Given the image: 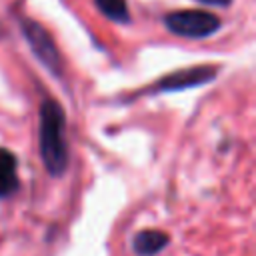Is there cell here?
<instances>
[{
    "mask_svg": "<svg viewBox=\"0 0 256 256\" xmlns=\"http://www.w3.org/2000/svg\"><path fill=\"white\" fill-rule=\"evenodd\" d=\"M38 148L44 168L50 176L60 178L68 168V142H66V112L62 104L44 96L40 102Z\"/></svg>",
    "mask_w": 256,
    "mask_h": 256,
    "instance_id": "1",
    "label": "cell"
},
{
    "mask_svg": "<svg viewBox=\"0 0 256 256\" xmlns=\"http://www.w3.org/2000/svg\"><path fill=\"white\" fill-rule=\"evenodd\" d=\"M164 26L176 36L202 40L218 32L222 20L206 10H174L164 16Z\"/></svg>",
    "mask_w": 256,
    "mask_h": 256,
    "instance_id": "2",
    "label": "cell"
},
{
    "mask_svg": "<svg viewBox=\"0 0 256 256\" xmlns=\"http://www.w3.org/2000/svg\"><path fill=\"white\" fill-rule=\"evenodd\" d=\"M18 22H20V32H22L24 40L28 42L32 54L40 60V64L48 72H52L56 78H60L64 64H62V54H60L52 34L40 22H36L32 18H20Z\"/></svg>",
    "mask_w": 256,
    "mask_h": 256,
    "instance_id": "3",
    "label": "cell"
},
{
    "mask_svg": "<svg viewBox=\"0 0 256 256\" xmlns=\"http://www.w3.org/2000/svg\"><path fill=\"white\" fill-rule=\"evenodd\" d=\"M218 74H220L218 64H196V66L180 68V70H174L158 78L148 88V92H180L188 88H198V86L212 82Z\"/></svg>",
    "mask_w": 256,
    "mask_h": 256,
    "instance_id": "4",
    "label": "cell"
},
{
    "mask_svg": "<svg viewBox=\"0 0 256 256\" xmlns=\"http://www.w3.org/2000/svg\"><path fill=\"white\" fill-rule=\"evenodd\" d=\"M168 242H170V236L166 232L148 228V230H140L132 238V250L138 256H156L166 248Z\"/></svg>",
    "mask_w": 256,
    "mask_h": 256,
    "instance_id": "5",
    "label": "cell"
},
{
    "mask_svg": "<svg viewBox=\"0 0 256 256\" xmlns=\"http://www.w3.org/2000/svg\"><path fill=\"white\" fill-rule=\"evenodd\" d=\"M18 190V160L8 148H0V198Z\"/></svg>",
    "mask_w": 256,
    "mask_h": 256,
    "instance_id": "6",
    "label": "cell"
},
{
    "mask_svg": "<svg viewBox=\"0 0 256 256\" xmlns=\"http://www.w3.org/2000/svg\"><path fill=\"white\" fill-rule=\"evenodd\" d=\"M94 6L112 22L118 24L130 22V8L126 0H94Z\"/></svg>",
    "mask_w": 256,
    "mask_h": 256,
    "instance_id": "7",
    "label": "cell"
},
{
    "mask_svg": "<svg viewBox=\"0 0 256 256\" xmlns=\"http://www.w3.org/2000/svg\"><path fill=\"white\" fill-rule=\"evenodd\" d=\"M200 4H208V6H230L232 0H198Z\"/></svg>",
    "mask_w": 256,
    "mask_h": 256,
    "instance_id": "8",
    "label": "cell"
}]
</instances>
